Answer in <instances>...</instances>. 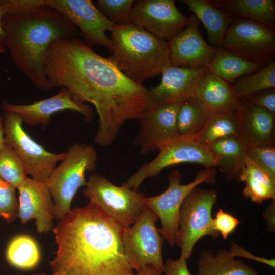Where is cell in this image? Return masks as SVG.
Masks as SVG:
<instances>
[{
    "label": "cell",
    "instance_id": "1",
    "mask_svg": "<svg viewBox=\"0 0 275 275\" xmlns=\"http://www.w3.org/2000/svg\"><path fill=\"white\" fill-rule=\"evenodd\" d=\"M43 65L51 89L66 88L76 100L94 106L99 118L95 142L100 146L112 145L123 125L138 120L145 109L149 90L78 38L53 42Z\"/></svg>",
    "mask_w": 275,
    "mask_h": 275
},
{
    "label": "cell",
    "instance_id": "2",
    "mask_svg": "<svg viewBox=\"0 0 275 275\" xmlns=\"http://www.w3.org/2000/svg\"><path fill=\"white\" fill-rule=\"evenodd\" d=\"M123 228L98 207L73 208L53 228V275H128L133 269L124 254Z\"/></svg>",
    "mask_w": 275,
    "mask_h": 275
},
{
    "label": "cell",
    "instance_id": "3",
    "mask_svg": "<svg viewBox=\"0 0 275 275\" xmlns=\"http://www.w3.org/2000/svg\"><path fill=\"white\" fill-rule=\"evenodd\" d=\"M2 23L4 45L14 64L37 88L50 89L44 71V55L57 40L78 38V28L46 5L23 15H5Z\"/></svg>",
    "mask_w": 275,
    "mask_h": 275
},
{
    "label": "cell",
    "instance_id": "4",
    "mask_svg": "<svg viewBox=\"0 0 275 275\" xmlns=\"http://www.w3.org/2000/svg\"><path fill=\"white\" fill-rule=\"evenodd\" d=\"M108 58L128 78L140 84L161 74L170 65L168 41L131 23L116 24Z\"/></svg>",
    "mask_w": 275,
    "mask_h": 275
},
{
    "label": "cell",
    "instance_id": "5",
    "mask_svg": "<svg viewBox=\"0 0 275 275\" xmlns=\"http://www.w3.org/2000/svg\"><path fill=\"white\" fill-rule=\"evenodd\" d=\"M97 158L92 145L75 143L68 148L46 183L54 202V219L60 220L70 211L76 192L87 184L86 172L95 169Z\"/></svg>",
    "mask_w": 275,
    "mask_h": 275
},
{
    "label": "cell",
    "instance_id": "6",
    "mask_svg": "<svg viewBox=\"0 0 275 275\" xmlns=\"http://www.w3.org/2000/svg\"><path fill=\"white\" fill-rule=\"evenodd\" d=\"M168 178V188L158 195L145 197L144 202L160 220L161 226L158 229L159 233L170 246H173L177 243L179 212L184 200L201 183L214 185L216 182V170L215 167L202 169L197 173L194 180L186 184H181L182 176L178 170L171 171Z\"/></svg>",
    "mask_w": 275,
    "mask_h": 275
},
{
    "label": "cell",
    "instance_id": "7",
    "mask_svg": "<svg viewBox=\"0 0 275 275\" xmlns=\"http://www.w3.org/2000/svg\"><path fill=\"white\" fill-rule=\"evenodd\" d=\"M85 186L82 194L89 203L100 208L123 228L135 222L145 206L143 193L124 184L116 186L98 174H92Z\"/></svg>",
    "mask_w": 275,
    "mask_h": 275
},
{
    "label": "cell",
    "instance_id": "8",
    "mask_svg": "<svg viewBox=\"0 0 275 275\" xmlns=\"http://www.w3.org/2000/svg\"><path fill=\"white\" fill-rule=\"evenodd\" d=\"M158 155L141 167L123 184L137 190L147 178L158 175L166 168L184 163H197L206 168L215 167L216 160L209 148L199 143L195 136H179L159 143Z\"/></svg>",
    "mask_w": 275,
    "mask_h": 275
},
{
    "label": "cell",
    "instance_id": "9",
    "mask_svg": "<svg viewBox=\"0 0 275 275\" xmlns=\"http://www.w3.org/2000/svg\"><path fill=\"white\" fill-rule=\"evenodd\" d=\"M214 189L194 188L184 200L179 212L176 244L181 255L188 260L197 241L203 237L218 236L212 225L211 212L217 199Z\"/></svg>",
    "mask_w": 275,
    "mask_h": 275
},
{
    "label": "cell",
    "instance_id": "10",
    "mask_svg": "<svg viewBox=\"0 0 275 275\" xmlns=\"http://www.w3.org/2000/svg\"><path fill=\"white\" fill-rule=\"evenodd\" d=\"M158 219L157 215L145 205L133 225L123 229L124 256L132 269L136 272L147 265H152L163 272L162 250L164 239L156 226Z\"/></svg>",
    "mask_w": 275,
    "mask_h": 275
},
{
    "label": "cell",
    "instance_id": "11",
    "mask_svg": "<svg viewBox=\"0 0 275 275\" xmlns=\"http://www.w3.org/2000/svg\"><path fill=\"white\" fill-rule=\"evenodd\" d=\"M3 117L5 143L15 151L31 178L46 183L57 163L65 157L66 152H49L36 142L24 130L23 121L17 114L5 112Z\"/></svg>",
    "mask_w": 275,
    "mask_h": 275
},
{
    "label": "cell",
    "instance_id": "12",
    "mask_svg": "<svg viewBox=\"0 0 275 275\" xmlns=\"http://www.w3.org/2000/svg\"><path fill=\"white\" fill-rule=\"evenodd\" d=\"M222 47L264 66L274 60L275 32L254 21L234 18Z\"/></svg>",
    "mask_w": 275,
    "mask_h": 275
},
{
    "label": "cell",
    "instance_id": "13",
    "mask_svg": "<svg viewBox=\"0 0 275 275\" xmlns=\"http://www.w3.org/2000/svg\"><path fill=\"white\" fill-rule=\"evenodd\" d=\"M45 4L63 14L76 26L88 46L102 45L110 49L112 42L106 31L116 24L108 20L90 0H45Z\"/></svg>",
    "mask_w": 275,
    "mask_h": 275
},
{
    "label": "cell",
    "instance_id": "14",
    "mask_svg": "<svg viewBox=\"0 0 275 275\" xmlns=\"http://www.w3.org/2000/svg\"><path fill=\"white\" fill-rule=\"evenodd\" d=\"M173 0H138L134 2L131 23L169 41L189 22Z\"/></svg>",
    "mask_w": 275,
    "mask_h": 275
},
{
    "label": "cell",
    "instance_id": "15",
    "mask_svg": "<svg viewBox=\"0 0 275 275\" xmlns=\"http://www.w3.org/2000/svg\"><path fill=\"white\" fill-rule=\"evenodd\" d=\"M189 19L187 26L168 41L170 65L207 69L217 48L205 41L198 18L190 14Z\"/></svg>",
    "mask_w": 275,
    "mask_h": 275
},
{
    "label": "cell",
    "instance_id": "16",
    "mask_svg": "<svg viewBox=\"0 0 275 275\" xmlns=\"http://www.w3.org/2000/svg\"><path fill=\"white\" fill-rule=\"evenodd\" d=\"M1 107L4 112L17 114L23 122L30 126H46L53 114L67 110L81 114L87 121H91L94 117L91 107L76 100L71 92L64 87L53 96L34 101L30 104H15L5 100L2 102Z\"/></svg>",
    "mask_w": 275,
    "mask_h": 275
},
{
    "label": "cell",
    "instance_id": "17",
    "mask_svg": "<svg viewBox=\"0 0 275 275\" xmlns=\"http://www.w3.org/2000/svg\"><path fill=\"white\" fill-rule=\"evenodd\" d=\"M207 71L204 68L167 66L161 73L160 82L148 90L144 110L154 109L195 96L197 85Z\"/></svg>",
    "mask_w": 275,
    "mask_h": 275
},
{
    "label": "cell",
    "instance_id": "18",
    "mask_svg": "<svg viewBox=\"0 0 275 275\" xmlns=\"http://www.w3.org/2000/svg\"><path fill=\"white\" fill-rule=\"evenodd\" d=\"M185 100L143 111L138 119L140 127L134 139L141 153L157 151V146L159 143L180 136L177 118L180 107Z\"/></svg>",
    "mask_w": 275,
    "mask_h": 275
},
{
    "label": "cell",
    "instance_id": "19",
    "mask_svg": "<svg viewBox=\"0 0 275 275\" xmlns=\"http://www.w3.org/2000/svg\"><path fill=\"white\" fill-rule=\"evenodd\" d=\"M17 189L18 217L21 223L34 219L39 233H47L53 229L54 202L46 183L27 177Z\"/></svg>",
    "mask_w": 275,
    "mask_h": 275
},
{
    "label": "cell",
    "instance_id": "20",
    "mask_svg": "<svg viewBox=\"0 0 275 275\" xmlns=\"http://www.w3.org/2000/svg\"><path fill=\"white\" fill-rule=\"evenodd\" d=\"M240 100L241 139L245 146L274 145L275 115L254 105L247 98Z\"/></svg>",
    "mask_w": 275,
    "mask_h": 275
},
{
    "label": "cell",
    "instance_id": "21",
    "mask_svg": "<svg viewBox=\"0 0 275 275\" xmlns=\"http://www.w3.org/2000/svg\"><path fill=\"white\" fill-rule=\"evenodd\" d=\"M195 96L210 112L238 110L241 106L231 85L208 70L198 82Z\"/></svg>",
    "mask_w": 275,
    "mask_h": 275
},
{
    "label": "cell",
    "instance_id": "22",
    "mask_svg": "<svg viewBox=\"0 0 275 275\" xmlns=\"http://www.w3.org/2000/svg\"><path fill=\"white\" fill-rule=\"evenodd\" d=\"M203 24L211 45L221 47L227 31L234 18L230 14L206 0H182Z\"/></svg>",
    "mask_w": 275,
    "mask_h": 275
},
{
    "label": "cell",
    "instance_id": "23",
    "mask_svg": "<svg viewBox=\"0 0 275 275\" xmlns=\"http://www.w3.org/2000/svg\"><path fill=\"white\" fill-rule=\"evenodd\" d=\"M216 162L215 167L228 181L239 182V175L246 159V146L241 138L230 136L218 140L207 147Z\"/></svg>",
    "mask_w": 275,
    "mask_h": 275
},
{
    "label": "cell",
    "instance_id": "24",
    "mask_svg": "<svg viewBox=\"0 0 275 275\" xmlns=\"http://www.w3.org/2000/svg\"><path fill=\"white\" fill-rule=\"evenodd\" d=\"M214 5L231 15L257 22L275 31V1L227 0L211 1Z\"/></svg>",
    "mask_w": 275,
    "mask_h": 275
},
{
    "label": "cell",
    "instance_id": "25",
    "mask_svg": "<svg viewBox=\"0 0 275 275\" xmlns=\"http://www.w3.org/2000/svg\"><path fill=\"white\" fill-rule=\"evenodd\" d=\"M198 275H259L242 260L234 259L230 251L206 249L198 259Z\"/></svg>",
    "mask_w": 275,
    "mask_h": 275
},
{
    "label": "cell",
    "instance_id": "26",
    "mask_svg": "<svg viewBox=\"0 0 275 275\" xmlns=\"http://www.w3.org/2000/svg\"><path fill=\"white\" fill-rule=\"evenodd\" d=\"M239 109L210 112L202 129L195 136L196 140L203 145L208 147L214 142L226 137L236 136L241 138Z\"/></svg>",
    "mask_w": 275,
    "mask_h": 275
},
{
    "label": "cell",
    "instance_id": "27",
    "mask_svg": "<svg viewBox=\"0 0 275 275\" xmlns=\"http://www.w3.org/2000/svg\"><path fill=\"white\" fill-rule=\"evenodd\" d=\"M263 67L221 47L217 48L207 70L232 85L239 77Z\"/></svg>",
    "mask_w": 275,
    "mask_h": 275
},
{
    "label": "cell",
    "instance_id": "28",
    "mask_svg": "<svg viewBox=\"0 0 275 275\" xmlns=\"http://www.w3.org/2000/svg\"><path fill=\"white\" fill-rule=\"evenodd\" d=\"M239 181L245 182L243 195L252 202L261 204L268 199H275V182L247 158L239 175Z\"/></svg>",
    "mask_w": 275,
    "mask_h": 275
},
{
    "label": "cell",
    "instance_id": "29",
    "mask_svg": "<svg viewBox=\"0 0 275 275\" xmlns=\"http://www.w3.org/2000/svg\"><path fill=\"white\" fill-rule=\"evenodd\" d=\"M41 252L36 241L31 236L21 234L14 237L8 244L7 261L12 266L23 270L34 269L41 260Z\"/></svg>",
    "mask_w": 275,
    "mask_h": 275
},
{
    "label": "cell",
    "instance_id": "30",
    "mask_svg": "<svg viewBox=\"0 0 275 275\" xmlns=\"http://www.w3.org/2000/svg\"><path fill=\"white\" fill-rule=\"evenodd\" d=\"M210 111L195 96L186 99L179 109L177 126L180 136H195L202 129Z\"/></svg>",
    "mask_w": 275,
    "mask_h": 275
},
{
    "label": "cell",
    "instance_id": "31",
    "mask_svg": "<svg viewBox=\"0 0 275 275\" xmlns=\"http://www.w3.org/2000/svg\"><path fill=\"white\" fill-rule=\"evenodd\" d=\"M274 60L231 85L234 95L239 100L249 98L265 90L274 89Z\"/></svg>",
    "mask_w": 275,
    "mask_h": 275
},
{
    "label": "cell",
    "instance_id": "32",
    "mask_svg": "<svg viewBox=\"0 0 275 275\" xmlns=\"http://www.w3.org/2000/svg\"><path fill=\"white\" fill-rule=\"evenodd\" d=\"M28 175L18 155L11 147L5 143L0 151V178L17 189Z\"/></svg>",
    "mask_w": 275,
    "mask_h": 275
},
{
    "label": "cell",
    "instance_id": "33",
    "mask_svg": "<svg viewBox=\"0 0 275 275\" xmlns=\"http://www.w3.org/2000/svg\"><path fill=\"white\" fill-rule=\"evenodd\" d=\"M134 2L133 0H97L96 7L111 22L126 24L131 23Z\"/></svg>",
    "mask_w": 275,
    "mask_h": 275
},
{
    "label": "cell",
    "instance_id": "34",
    "mask_svg": "<svg viewBox=\"0 0 275 275\" xmlns=\"http://www.w3.org/2000/svg\"><path fill=\"white\" fill-rule=\"evenodd\" d=\"M246 157L275 182V146H246Z\"/></svg>",
    "mask_w": 275,
    "mask_h": 275
},
{
    "label": "cell",
    "instance_id": "35",
    "mask_svg": "<svg viewBox=\"0 0 275 275\" xmlns=\"http://www.w3.org/2000/svg\"><path fill=\"white\" fill-rule=\"evenodd\" d=\"M16 188L0 178V217L11 223L18 217Z\"/></svg>",
    "mask_w": 275,
    "mask_h": 275
},
{
    "label": "cell",
    "instance_id": "36",
    "mask_svg": "<svg viewBox=\"0 0 275 275\" xmlns=\"http://www.w3.org/2000/svg\"><path fill=\"white\" fill-rule=\"evenodd\" d=\"M45 5V0H0V7L5 15H25Z\"/></svg>",
    "mask_w": 275,
    "mask_h": 275
},
{
    "label": "cell",
    "instance_id": "37",
    "mask_svg": "<svg viewBox=\"0 0 275 275\" xmlns=\"http://www.w3.org/2000/svg\"><path fill=\"white\" fill-rule=\"evenodd\" d=\"M240 222L231 214L219 208L212 219L213 229L220 234L223 239H226L236 229Z\"/></svg>",
    "mask_w": 275,
    "mask_h": 275
},
{
    "label": "cell",
    "instance_id": "38",
    "mask_svg": "<svg viewBox=\"0 0 275 275\" xmlns=\"http://www.w3.org/2000/svg\"><path fill=\"white\" fill-rule=\"evenodd\" d=\"M254 105L275 115L274 89L265 90L247 98Z\"/></svg>",
    "mask_w": 275,
    "mask_h": 275
},
{
    "label": "cell",
    "instance_id": "39",
    "mask_svg": "<svg viewBox=\"0 0 275 275\" xmlns=\"http://www.w3.org/2000/svg\"><path fill=\"white\" fill-rule=\"evenodd\" d=\"M165 275H191L187 265V259L180 255L176 260L168 258L164 265Z\"/></svg>",
    "mask_w": 275,
    "mask_h": 275
},
{
    "label": "cell",
    "instance_id": "40",
    "mask_svg": "<svg viewBox=\"0 0 275 275\" xmlns=\"http://www.w3.org/2000/svg\"><path fill=\"white\" fill-rule=\"evenodd\" d=\"M230 252L234 257L236 256L243 257L265 264L273 268L275 267V259L274 258L267 259L256 256L233 241L231 242Z\"/></svg>",
    "mask_w": 275,
    "mask_h": 275
},
{
    "label": "cell",
    "instance_id": "41",
    "mask_svg": "<svg viewBox=\"0 0 275 275\" xmlns=\"http://www.w3.org/2000/svg\"><path fill=\"white\" fill-rule=\"evenodd\" d=\"M268 230L272 233L275 232V199L272 200L270 204L265 209L263 213Z\"/></svg>",
    "mask_w": 275,
    "mask_h": 275
},
{
    "label": "cell",
    "instance_id": "42",
    "mask_svg": "<svg viewBox=\"0 0 275 275\" xmlns=\"http://www.w3.org/2000/svg\"><path fill=\"white\" fill-rule=\"evenodd\" d=\"M162 272L157 269L152 265H147L143 267L140 270L136 272V274L131 273L128 275H163Z\"/></svg>",
    "mask_w": 275,
    "mask_h": 275
},
{
    "label": "cell",
    "instance_id": "43",
    "mask_svg": "<svg viewBox=\"0 0 275 275\" xmlns=\"http://www.w3.org/2000/svg\"><path fill=\"white\" fill-rule=\"evenodd\" d=\"M5 16V13L0 7V53H5L7 51L4 45L5 34L2 26V18Z\"/></svg>",
    "mask_w": 275,
    "mask_h": 275
},
{
    "label": "cell",
    "instance_id": "44",
    "mask_svg": "<svg viewBox=\"0 0 275 275\" xmlns=\"http://www.w3.org/2000/svg\"><path fill=\"white\" fill-rule=\"evenodd\" d=\"M5 144L3 117L0 112V151Z\"/></svg>",
    "mask_w": 275,
    "mask_h": 275
},
{
    "label": "cell",
    "instance_id": "45",
    "mask_svg": "<svg viewBox=\"0 0 275 275\" xmlns=\"http://www.w3.org/2000/svg\"><path fill=\"white\" fill-rule=\"evenodd\" d=\"M35 275H46L44 273H39V274H35ZM53 275V274H52Z\"/></svg>",
    "mask_w": 275,
    "mask_h": 275
}]
</instances>
